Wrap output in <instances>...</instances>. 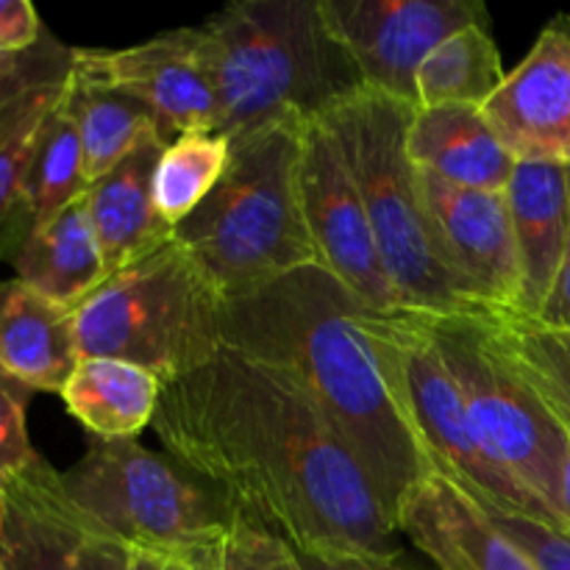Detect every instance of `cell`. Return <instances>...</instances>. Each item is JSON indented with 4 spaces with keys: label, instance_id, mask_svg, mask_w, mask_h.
<instances>
[{
    "label": "cell",
    "instance_id": "6da1fadb",
    "mask_svg": "<svg viewBox=\"0 0 570 570\" xmlns=\"http://www.w3.org/2000/svg\"><path fill=\"white\" fill-rule=\"evenodd\" d=\"M154 429L173 460L293 549L404 557L362 462L287 373L223 345L165 384Z\"/></svg>",
    "mask_w": 570,
    "mask_h": 570
},
{
    "label": "cell",
    "instance_id": "7a4b0ae2",
    "mask_svg": "<svg viewBox=\"0 0 570 570\" xmlns=\"http://www.w3.org/2000/svg\"><path fill=\"white\" fill-rule=\"evenodd\" d=\"M365 306L321 265L223 304V345L287 373L334 423L395 523L434 473L376 354ZM399 529V527H395Z\"/></svg>",
    "mask_w": 570,
    "mask_h": 570
},
{
    "label": "cell",
    "instance_id": "3957f363",
    "mask_svg": "<svg viewBox=\"0 0 570 570\" xmlns=\"http://www.w3.org/2000/svg\"><path fill=\"white\" fill-rule=\"evenodd\" d=\"M232 142L282 122L326 117L365 89L326 26L321 0H234L198 26Z\"/></svg>",
    "mask_w": 570,
    "mask_h": 570
},
{
    "label": "cell",
    "instance_id": "277c9868",
    "mask_svg": "<svg viewBox=\"0 0 570 570\" xmlns=\"http://www.w3.org/2000/svg\"><path fill=\"white\" fill-rule=\"evenodd\" d=\"M301 134L304 122H282L232 142L215 193L173 228L223 301L317 265L301 204Z\"/></svg>",
    "mask_w": 570,
    "mask_h": 570
},
{
    "label": "cell",
    "instance_id": "5b68a950",
    "mask_svg": "<svg viewBox=\"0 0 570 570\" xmlns=\"http://www.w3.org/2000/svg\"><path fill=\"white\" fill-rule=\"evenodd\" d=\"M415 109L365 87L323 120L348 161L401 309L432 317L484 315L462 298L438 254L421 176L406 148Z\"/></svg>",
    "mask_w": 570,
    "mask_h": 570
},
{
    "label": "cell",
    "instance_id": "8992f818",
    "mask_svg": "<svg viewBox=\"0 0 570 570\" xmlns=\"http://www.w3.org/2000/svg\"><path fill=\"white\" fill-rule=\"evenodd\" d=\"M223 295L170 237L72 306L81 356L122 360L170 384L223 348Z\"/></svg>",
    "mask_w": 570,
    "mask_h": 570
},
{
    "label": "cell",
    "instance_id": "52a82bcc",
    "mask_svg": "<svg viewBox=\"0 0 570 570\" xmlns=\"http://www.w3.org/2000/svg\"><path fill=\"white\" fill-rule=\"evenodd\" d=\"M365 323L393 382L395 399L434 473L454 482L488 515L532 518L568 532L566 523L538 495L529 493L482 443L423 315L404 309L365 312Z\"/></svg>",
    "mask_w": 570,
    "mask_h": 570
},
{
    "label": "cell",
    "instance_id": "ba28073f",
    "mask_svg": "<svg viewBox=\"0 0 570 570\" xmlns=\"http://www.w3.org/2000/svg\"><path fill=\"white\" fill-rule=\"evenodd\" d=\"M493 315H423V323L490 454L566 523L560 484L570 432L504 348Z\"/></svg>",
    "mask_w": 570,
    "mask_h": 570
},
{
    "label": "cell",
    "instance_id": "9c48e42d",
    "mask_svg": "<svg viewBox=\"0 0 570 570\" xmlns=\"http://www.w3.org/2000/svg\"><path fill=\"white\" fill-rule=\"evenodd\" d=\"M61 479L67 493L131 549H209L239 515L215 484L137 440H95Z\"/></svg>",
    "mask_w": 570,
    "mask_h": 570
},
{
    "label": "cell",
    "instance_id": "30bf717a",
    "mask_svg": "<svg viewBox=\"0 0 570 570\" xmlns=\"http://www.w3.org/2000/svg\"><path fill=\"white\" fill-rule=\"evenodd\" d=\"M298 181L317 265L332 273L367 312H399L362 195L323 117L304 122Z\"/></svg>",
    "mask_w": 570,
    "mask_h": 570
},
{
    "label": "cell",
    "instance_id": "8fae6325",
    "mask_svg": "<svg viewBox=\"0 0 570 570\" xmlns=\"http://www.w3.org/2000/svg\"><path fill=\"white\" fill-rule=\"evenodd\" d=\"M131 546L95 521L42 456L0 484V570H126Z\"/></svg>",
    "mask_w": 570,
    "mask_h": 570
},
{
    "label": "cell",
    "instance_id": "7c38bea8",
    "mask_svg": "<svg viewBox=\"0 0 570 570\" xmlns=\"http://www.w3.org/2000/svg\"><path fill=\"white\" fill-rule=\"evenodd\" d=\"M367 87L417 106L415 78L440 42L473 22H490L479 0H321Z\"/></svg>",
    "mask_w": 570,
    "mask_h": 570
},
{
    "label": "cell",
    "instance_id": "4fadbf2b",
    "mask_svg": "<svg viewBox=\"0 0 570 570\" xmlns=\"http://www.w3.org/2000/svg\"><path fill=\"white\" fill-rule=\"evenodd\" d=\"M72 72L139 100L159 120L167 142L178 134L220 126V100L198 26L120 50L72 48Z\"/></svg>",
    "mask_w": 570,
    "mask_h": 570
},
{
    "label": "cell",
    "instance_id": "5bb4252c",
    "mask_svg": "<svg viewBox=\"0 0 570 570\" xmlns=\"http://www.w3.org/2000/svg\"><path fill=\"white\" fill-rule=\"evenodd\" d=\"M417 176L438 254L462 298L476 312L518 315L521 265L507 195Z\"/></svg>",
    "mask_w": 570,
    "mask_h": 570
},
{
    "label": "cell",
    "instance_id": "9a60e30c",
    "mask_svg": "<svg viewBox=\"0 0 570 570\" xmlns=\"http://www.w3.org/2000/svg\"><path fill=\"white\" fill-rule=\"evenodd\" d=\"M515 161L570 167V26L554 17L482 106Z\"/></svg>",
    "mask_w": 570,
    "mask_h": 570
},
{
    "label": "cell",
    "instance_id": "2e32d148",
    "mask_svg": "<svg viewBox=\"0 0 570 570\" xmlns=\"http://www.w3.org/2000/svg\"><path fill=\"white\" fill-rule=\"evenodd\" d=\"M395 527L440 570H538L493 515L440 473L417 484Z\"/></svg>",
    "mask_w": 570,
    "mask_h": 570
},
{
    "label": "cell",
    "instance_id": "e0dca14e",
    "mask_svg": "<svg viewBox=\"0 0 570 570\" xmlns=\"http://www.w3.org/2000/svg\"><path fill=\"white\" fill-rule=\"evenodd\" d=\"M521 265L518 315L543 309L560 273L570 234V167L549 161H518L504 189Z\"/></svg>",
    "mask_w": 570,
    "mask_h": 570
},
{
    "label": "cell",
    "instance_id": "ac0fdd59",
    "mask_svg": "<svg viewBox=\"0 0 570 570\" xmlns=\"http://www.w3.org/2000/svg\"><path fill=\"white\" fill-rule=\"evenodd\" d=\"M406 148L421 173L488 193H504L518 165L482 106H417Z\"/></svg>",
    "mask_w": 570,
    "mask_h": 570
},
{
    "label": "cell",
    "instance_id": "d6986e66",
    "mask_svg": "<svg viewBox=\"0 0 570 570\" xmlns=\"http://www.w3.org/2000/svg\"><path fill=\"white\" fill-rule=\"evenodd\" d=\"M78 360L70 306L45 298L17 276L0 282V371L33 393H61Z\"/></svg>",
    "mask_w": 570,
    "mask_h": 570
},
{
    "label": "cell",
    "instance_id": "ffe728a7",
    "mask_svg": "<svg viewBox=\"0 0 570 570\" xmlns=\"http://www.w3.org/2000/svg\"><path fill=\"white\" fill-rule=\"evenodd\" d=\"M70 70L72 48L48 31L33 50L31 67L0 83V226L14 212L45 122L67 92Z\"/></svg>",
    "mask_w": 570,
    "mask_h": 570
},
{
    "label": "cell",
    "instance_id": "44dd1931",
    "mask_svg": "<svg viewBox=\"0 0 570 570\" xmlns=\"http://www.w3.org/2000/svg\"><path fill=\"white\" fill-rule=\"evenodd\" d=\"M170 142L150 139L120 167L89 184L87 209L104 250L106 273H117L173 237L154 204V173Z\"/></svg>",
    "mask_w": 570,
    "mask_h": 570
},
{
    "label": "cell",
    "instance_id": "7402d4cb",
    "mask_svg": "<svg viewBox=\"0 0 570 570\" xmlns=\"http://www.w3.org/2000/svg\"><path fill=\"white\" fill-rule=\"evenodd\" d=\"M17 278L61 306H76L109 273L87 209V195L39 226L11 259Z\"/></svg>",
    "mask_w": 570,
    "mask_h": 570
},
{
    "label": "cell",
    "instance_id": "603a6c76",
    "mask_svg": "<svg viewBox=\"0 0 570 570\" xmlns=\"http://www.w3.org/2000/svg\"><path fill=\"white\" fill-rule=\"evenodd\" d=\"M165 384L122 360L81 356L61 390L67 412L98 440H134L150 426Z\"/></svg>",
    "mask_w": 570,
    "mask_h": 570
},
{
    "label": "cell",
    "instance_id": "cb8c5ba5",
    "mask_svg": "<svg viewBox=\"0 0 570 570\" xmlns=\"http://www.w3.org/2000/svg\"><path fill=\"white\" fill-rule=\"evenodd\" d=\"M65 104L76 120L89 184L109 176L150 139H165L159 120L139 100L104 83L87 81L72 70Z\"/></svg>",
    "mask_w": 570,
    "mask_h": 570
},
{
    "label": "cell",
    "instance_id": "d4e9b609",
    "mask_svg": "<svg viewBox=\"0 0 570 570\" xmlns=\"http://www.w3.org/2000/svg\"><path fill=\"white\" fill-rule=\"evenodd\" d=\"M504 78L490 22H473L426 56L415 78L417 106H484Z\"/></svg>",
    "mask_w": 570,
    "mask_h": 570
},
{
    "label": "cell",
    "instance_id": "484cf974",
    "mask_svg": "<svg viewBox=\"0 0 570 570\" xmlns=\"http://www.w3.org/2000/svg\"><path fill=\"white\" fill-rule=\"evenodd\" d=\"M232 161V139L220 131L178 134L159 156L154 204L170 228L187 220L220 184Z\"/></svg>",
    "mask_w": 570,
    "mask_h": 570
},
{
    "label": "cell",
    "instance_id": "4316f807",
    "mask_svg": "<svg viewBox=\"0 0 570 570\" xmlns=\"http://www.w3.org/2000/svg\"><path fill=\"white\" fill-rule=\"evenodd\" d=\"M493 323L523 376L570 432V334L540 326L515 312H495Z\"/></svg>",
    "mask_w": 570,
    "mask_h": 570
},
{
    "label": "cell",
    "instance_id": "83f0119b",
    "mask_svg": "<svg viewBox=\"0 0 570 570\" xmlns=\"http://www.w3.org/2000/svg\"><path fill=\"white\" fill-rule=\"evenodd\" d=\"M217 570H304L293 546L237 515L217 543Z\"/></svg>",
    "mask_w": 570,
    "mask_h": 570
},
{
    "label": "cell",
    "instance_id": "f1b7e54d",
    "mask_svg": "<svg viewBox=\"0 0 570 570\" xmlns=\"http://www.w3.org/2000/svg\"><path fill=\"white\" fill-rule=\"evenodd\" d=\"M33 390L0 371V484L37 460L28 438L26 410Z\"/></svg>",
    "mask_w": 570,
    "mask_h": 570
},
{
    "label": "cell",
    "instance_id": "f546056e",
    "mask_svg": "<svg viewBox=\"0 0 570 570\" xmlns=\"http://www.w3.org/2000/svg\"><path fill=\"white\" fill-rule=\"evenodd\" d=\"M501 532L515 540L538 570H570V532L532 518L493 515Z\"/></svg>",
    "mask_w": 570,
    "mask_h": 570
},
{
    "label": "cell",
    "instance_id": "4dcf8cb0",
    "mask_svg": "<svg viewBox=\"0 0 570 570\" xmlns=\"http://www.w3.org/2000/svg\"><path fill=\"white\" fill-rule=\"evenodd\" d=\"M48 33L28 0H0V42L11 50H31Z\"/></svg>",
    "mask_w": 570,
    "mask_h": 570
},
{
    "label": "cell",
    "instance_id": "1f68e13d",
    "mask_svg": "<svg viewBox=\"0 0 570 570\" xmlns=\"http://www.w3.org/2000/svg\"><path fill=\"white\" fill-rule=\"evenodd\" d=\"M126 570H217V546L209 549H131Z\"/></svg>",
    "mask_w": 570,
    "mask_h": 570
},
{
    "label": "cell",
    "instance_id": "d6a6232c",
    "mask_svg": "<svg viewBox=\"0 0 570 570\" xmlns=\"http://www.w3.org/2000/svg\"><path fill=\"white\" fill-rule=\"evenodd\" d=\"M304 570H412L404 557H365V554H326V551H298Z\"/></svg>",
    "mask_w": 570,
    "mask_h": 570
},
{
    "label": "cell",
    "instance_id": "836d02e7",
    "mask_svg": "<svg viewBox=\"0 0 570 570\" xmlns=\"http://www.w3.org/2000/svg\"><path fill=\"white\" fill-rule=\"evenodd\" d=\"M540 326L554 328V332L570 334V234L566 245V256H562L560 273L554 278V287H551L549 298H546L543 309L534 317Z\"/></svg>",
    "mask_w": 570,
    "mask_h": 570
},
{
    "label": "cell",
    "instance_id": "e575fe53",
    "mask_svg": "<svg viewBox=\"0 0 570 570\" xmlns=\"http://www.w3.org/2000/svg\"><path fill=\"white\" fill-rule=\"evenodd\" d=\"M37 45H33L31 50H11V48H6L3 42H0V83L14 81L17 76H22V72L31 67L33 50H37Z\"/></svg>",
    "mask_w": 570,
    "mask_h": 570
},
{
    "label": "cell",
    "instance_id": "d590c367",
    "mask_svg": "<svg viewBox=\"0 0 570 570\" xmlns=\"http://www.w3.org/2000/svg\"><path fill=\"white\" fill-rule=\"evenodd\" d=\"M560 512L568 523V532H570V451H568V460L566 468H562V484H560Z\"/></svg>",
    "mask_w": 570,
    "mask_h": 570
},
{
    "label": "cell",
    "instance_id": "8d00e7d4",
    "mask_svg": "<svg viewBox=\"0 0 570 570\" xmlns=\"http://www.w3.org/2000/svg\"><path fill=\"white\" fill-rule=\"evenodd\" d=\"M566 20H568V26H570V14H566Z\"/></svg>",
    "mask_w": 570,
    "mask_h": 570
}]
</instances>
